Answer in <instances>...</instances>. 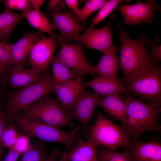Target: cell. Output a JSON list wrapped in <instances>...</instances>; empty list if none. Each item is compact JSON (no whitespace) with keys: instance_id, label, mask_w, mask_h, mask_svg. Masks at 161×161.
I'll return each mask as SVG.
<instances>
[{"instance_id":"4","label":"cell","mask_w":161,"mask_h":161,"mask_svg":"<svg viewBox=\"0 0 161 161\" xmlns=\"http://www.w3.org/2000/svg\"><path fill=\"white\" fill-rule=\"evenodd\" d=\"M53 86L52 73L47 72L34 82L11 92L6 106V114L10 123L21 111L50 94Z\"/></svg>"},{"instance_id":"27","label":"cell","mask_w":161,"mask_h":161,"mask_svg":"<svg viewBox=\"0 0 161 161\" xmlns=\"http://www.w3.org/2000/svg\"><path fill=\"white\" fill-rule=\"evenodd\" d=\"M124 1L122 0H110L107 1L94 17L88 29L94 28L95 25L111 13L119 3H123Z\"/></svg>"},{"instance_id":"15","label":"cell","mask_w":161,"mask_h":161,"mask_svg":"<svg viewBox=\"0 0 161 161\" xmlns=\"http://www.w3.org/2000/svg\"><path fill=\"white\" fill-rule=\"evenodd\" d=\"M84 84L82 78H78L60 85H53L57 98L66 112L85 89Z\"/></svg>"},{"instance_id":"23","label":"cell","mask_w":161,"mask_h":161,"mask_svg":"<svg viewBox=\"0 0 161 161\" xmlns=\"http://www.w3.org/2000/svg\"><path fill=\"white\" fill-rule=\"evenodd\" d=\"M21 13L13 12L6 9L0 14V41H7L10 35L21 20Z\"/></svg>"},{"instance_id":"36","label":"cell","mask_w":161,"mask_h":161,"mask_svg":"<svg viewBox=\"0 0 161 161\" xmlns=\"http://www.w3.org/2000/svg\"><path fill=\"white\" fill-rule=\"evenodd\" d=\"M9 150L2 161H17L21 155L20 153L13 148Z\"/></svg>"},{"instance_id":"32","label":"cell","mask_w":161,"mask_h":161,"mask_svg":"<svg viewBox=\"0 0 161 161\" xmlns=\"http://www.w3.org/2000/svg\"><path fill=\"white\" fill-rule=\"evenodd\" d=\"M5 5L6 9L24 10L32 8L30 0H4L1 1Z\"/></svg>"},{"instance_id":"12","label":"cell","mask_w":161,"mask_h":161,"mask_svg":"<svg viewBox=\"0 0 161 161\" xmlns=\"http://www.w3.org/2000/svg\"><path fill=\"white\" fill-rule=\"evenodd\" d=\"M101 97L97 93H91L85 89L66 112L72 119H77L83 128L88 130L89 122Z\"/></svg>"},{"instance_id":"10","label":"cell","mask_w":161,"mask_h":161,"mask_svg":"<svg viewBox=\"0 0 161 161\" xmlns=\"http://www.w3.org/2000/svg\"><path fill=\"white\" fill-rule=\"evenodd\" d=\"M116 8L123 18V24L120 26L128 24L136 27L143 23H151L156 17L155 11H160L155 0H145L144 3L137 0V3L131 5L122 3Z\"/></svg>"},{"instance_id":"37","label":"cell","mask_w":161,"mask_h":161,"mask_svg":"<svg viewBox=\"0 0 161 161\" xmlns=\"http://www.w3.org/2000/svg\"><path fill=\"white\" fill-rule=\"evenodd\" d=\"M67 7L71 10L75 16L78 13L79 1L77 0H65L64 1Z\"/></svg>"},{"instance_id":"20","label":"cell","mask_w":161,"mask_h":161,"mask_svg":"<svg viewBox=\"0 0 161 161\" xmlns=\"http://www.w3.org/2000/svg\"><path fill=\"white\" fill-rule=\"evenodd\" d=\"M97 106L101 107L107 114L114 119L120 120L122 125L126 120V106L118 94H112L101 97Z\"/></svg>"},{"instance_id":"17","label":"cell","mask_w":161,"mask_h":161,"mask_svg":"<svg viewBox=\"0 0 161 161\" xmlns=\"http://www.w3.org/2000/svg\"><path fill=\"white\" fill-rule=\"evenodd\" d=\"M66 161H100L96 146L89 139H79L77 144L68 152H66Z\"/></svg>"},{"instance_id":"1","label":"cell","mask_w":161,"mask_h":161,"mask_svg":"<svg viewBox=\"0 0 161 161\" xmlns=\"http://www.w3.org/2000/svg\"><path fill=\"white\" fill-rule=\"evenodd\" d=\"M119 96L126 106V120L121 127L131 141L139 140L145 132L160 131L158 125L160 106L143 102L131 95Z\"/></svg>"},{"instance_id":"7","label":"cell","mask_w":161,"mask_h":161,"mask_svg":"<svg viewBox=\"0 0 161 161\" xmlns=\"http://www.w3.org/2000/svg\"><path fill=\"white\" fill-rule=\"evenodd\" d=\"M24 115L47 125L60 129L71 126L72 119L57 98L46 96L23 111Z\"/></svg>"},{"instance_id":"29","label":"cell","mask_w":161,"mask_h":161,"mask_svg":"<svg viewBox=\"0 0 161 161\" xmlns=\"http://www.w3.org/2000/svg\"><path fill=\"white\" fill-rule=\"evenodd\" d=\"M11 47L7 41H0V64L9 67L13 65Z\"/></svg>"},{"instance_id":"5","label":"cell","mask_w":161,"mask_h":161,"mask_svg":"<svg viewBox=\"0 0 161 161\" xmlns=\"http://www.w3.org/2000/svg\"><path fill=\"white\" fill-rule=\"evenodd\" d=\"M88 139L95 146L115 151L121 147L128 148L131 141L121 127L104 117L101 112L96 116L94 123L89 126Z\"/></svg>"},{"instance_id":"35","label":"cell","mask_w":161,"mask_h":161,"mask_svg":"<svg viewBox=\"0 0 161 161\" xmlns=\"http://www.w3.org/2000/svg\"><path fill=\"white\" fill-rule=\"evenodd\" d=\"M66 6L64 1L61 0H50L47 7V12H61L64 10Z\"/></svg>"},{"instance_id":"21","label":"cell","mask_w":161,"mask_h":161,"mask_svg":"<svg viewBox=\"0 0 161 161\" xmlns=\"http://www.w3.org/2000/svg\"><path fill=\"white\" fill-rule=\"evenodd\" d=\"M119 68V59L116 54L108 52L104 53L96 66H93V71L100 77L118 80Z\"/></svg>"},{"instance_id":"24","label":"cell","mask_w":161,"mask_h":161,"mask_svg":"<svg viewBox=\"0 0 161 161\" xmlns=\"http://www.w3.org/2000/svg\"><path fill=\"white\" fill-rule=\"evenodd\" d=\"M52 65V77L53 85H58L78 78L77 74L54 57Z\"/></svg>"},{"instance_id":"38","label":"cell","mask_w":161,"mask_h":161,"mask_svg":"<svg viewBox=\"0 0 161 161\" xmlns=\"http://www.w3.org/2000/svg\"><path fill=\"white\" fill-rule=\"evenodd\" d=\"M62 154L63 153L60 151L59 148L56 147L50 156L48 157L46 161H55L58 157H61Z\"/></svg>"},{"instance_id":"2","label":"cell","mask_w":161,"mask_h":161,"mask_svg":"<svg viewBox=\"0 0 161 161\" xmlns=\"http://www.w3.org/2000/svg\"><path fill=\"white\" fill-rule=\"evenodd\" d=\"M117 27L120 43L119 68L126 78L152 62L146 47L148 39L145 33L140 35L138 40H134L130 38L129 32L121 26Z\"/></svg>"},{"instance_id":"26","label":"cell","mask_w":161,"mask_h":161,"mask_svg":"<svg viewBox=\"0 0 161 161\" xmlns=\"http://www.w3.org/2000/svg\"><path fill=\"white\" fill-rule=\"evenodd\" d=\"M85 5L79 9L78 14L75 16L82 26L86 27V21L88 17L92 13L100 9L107 1L106 0H89L83 1Z\"/></svg>"},{"instance_id":"13","label":"cell","mask_w":161,"mask_h":161,"mask_svg":"<svg viewBox=\"0 0 161 161\" xmlns=\"http://www.w3.org/2000/svg\"><path fill=\"white\" fill-rule=\"evenodd\" d=\"M47 13L52 19L53 28L60 33L58 36L64 42H68L72 40L73 37L86 29L81 25L71 10L61 12H49Z\"/></svg>"},{"instance_id":"41","label":"cell","mask_w":161,"mask_h":161,"mask_svg":"<svg viewBox=\"0 0 161 161\" xmlns=\"http://www.w3.org/2000/svg\"><path fill=\"white\" fill-rule=\"evenodd\" d=\"M66 152H64V153H63L62 154L61 156V157L60 159L57 161H66L65 159V156ZM55 161H56V160Z\"/></svg>"},{"instance_id":"33","label":"cell","mask_w":161,"mask_h":161,"mask_svg":"<svg viewBox=\"0 0 161 161\" xmlns=\"http://www.w3.org/2000/svg\"><path fill=\"white\" fill-rule=\"evenodd\" d=\"M31 146L28 137L25 135H21L18 136L13 148L19 152L21 155L27 151Z\"/></svg>"},{"instance_id":"11","label":"cell","mask_w":161,"mask_h":161,"mask_svg":"<svg viewBox=\"0 0 161 161\" xmlns=\"http://www.w3.org/2000/svg\"><path fill=\"white\" fill-rule=\"evenodd\" d=\"M58 41L55 33L45 37L35 43L29 52L28 64L31 68L45 73L54 57Z\"/></svg>"},{"instance_id":"6","label":"cell","mask_w":161,"mask_h":161,"mask_svg":"<svg viewBox=\"0 0 161 161\" xmlns=\"http://www.w3.org/2000/svg\"><path fill=\"white\" fill-rule=\"evenodd\" d=\"M13 120L18 128L28 135L37 137L45 141L64 144L65 152H67L79 139L78 128L69 132L64 131L24 115L19 114Z\"/></svg>"},{"instance_id":"42","label":"cell","mask_w":161,"mask_h":161,"mask_svg":"<svg viewBox=\"0 0 161 161\" xmlns=\"http://www.w3.org/2000/svg\"><path fill=\"white\" fill-rule=\"evenodd\" d=\"M1 87L0 85V94L1 92Z\"/></svg>"},{"instance_id":"30","label":"cell","mask_w":161,"mask_h":161,"mask_svg":"<svg viewBox=\"0 0 161 161\" xmlns=\"http://www.w3.org/2000/svg\"><path fill=\"white\" fill-rule=\"evenodd\" d=\"M15 128L11 124L4 131L2 136V142L4 146L9 149L12 148L18 137Z\"/></svg>"},{"instance_id":"31","label":"cell","mask_w":161,"mask_h":161,"mask_svg":"<svg viewBox=\"0 0 161 161\" xmlns=\"http://www.w3.org/2000/svg\"><path fill=\"white\" fill-rule=\"evenodd\" d=\"M159 42V38L156 36L153 41L148 39L147 43L150 50V58L153 64L156 65H160L161 60V46L158 44Z\"/></svg>"},{"instance_id":"19","label":"cell","mask_w":161,"mask_h":161,"mask_svg":"<svg viewBox=\"0 0 161 161\" xmlns=\"http://www.w3.org/2000/svg\"><path fill=\"white\" fill-rule=\"evenodd\" d=\"M84 84L85 86L92 88L94 92L101 95L127 94L123 81L119 80L96 77Z\"/></svg>"},{"instance_id":"8","label":"cell","mask_w":161,"mask_h":161,"mask_svg":"<svg viewBox=\"0 0 161 161\" xmlns=\"http://www.w3.org/2000/svg\"><path fill=\"white\" fill-rule=\"evenodd\" d=\"M60 50L54 58L82 78L87 73L93 74V66L87 61L80 43H70L64 42L55 33Z\"/></svg>"},{"instance_id":"40","label":"cell","mask_w":161,"mask_h":161,"mask_svg":"<svg viewBox=\"0 0 161 161\" xmlns=\"http://www.w3.org/2000/svg\"><path fill=\"white\" fill-rule=\"evenodd\" d=\"M11 67L8 66L0 64V75L7 71H8Z\"/></svg>"},{"instance_id":"25","label":"cell","mask_w":161,"mask_h":161,"mask_svg":"<svg viewBox=\"0 0 161 161\" xmlns=\"http://www.w3.org/2000/svg\"><path fill=\"white\" fill-rule=\"evenodd\" d=\"M100 161H133L126 149L122 152H118L103 148L96 150Z\"/></svg>"},{"instance_id":"22","label":"cell","mask_w":161,"mask_h":161,"mask_svg":"<svg viewBox=\"0 0 161 161\" xmlns=\"http://www.w3.org/2000/svg\"><path fill=\"white\" fill-rule=\"evenodd\" d=\"M23 18H25L30 24L43 33L49 35H53V28L49 19L40 10H36L32 8L21 11Z\"/></svg>"},{"instance_id":"34","label":"cell","mask_w":161,"mask_h":161,"mask_svg":"<svg viewBox=\"0 0 161 161\" xmlns=\"http://www.w3.org/2000/svg\"><path fill=\"white\" fill-rule=\"evenodd\" d=\"M7 116L0 106V161L3 160L4 147L2 142V136L5 129L7 127Z\"/></svg>"},{"instance_id":"14","label":"cell","mask_w":161,"mask_h":161,"mask_svg":"<svg viewBox=\"0 0 161 161\" xmlns=\"http://www.w3.org/2000/svg\"><path fill=\"white\" fill-rule=\"evenodd\" d=\"M133 161H161V144L159 141L151 138L148 142L131 141L126 149Z\"/></svg>"},{"instance_id":"28","label":"cell","mask_w":161,"mask_h":161,"mask_svg":"<svg viewBox=\"0 0 161 161\" xmlns=\"http://www.w3.org/2000/svg\"><path fill=\"white\" fill-rule=\"evenodd\" d=\"M48 157L44 148L41 146L33 145L22 154L19 161H46Z\"/></svg>"},{"instance_id":"18","label":"cell","mask_w":161,"mask_h":161,"mask_svg":"<svg viewBox=\"0 0 161 161\" xmlns=\"http://www.w3.org/2000/svg\"><path fill=\"white\" fill-rule=\"evenodd\" d=\"M8 81L13 88H21L37 80L44 73L32 68L12 66L9 70Z\"/></svg>"},{"instance_id":"9","label":"cell","mask_w":161,"mask_h":161,"mask_svg":"<svg viewBox=\"0 0 161 161\" xmlns=\"http://www.w3.org/2000/svg\"><path fill=\"white\" fill-rule=\"evenodd\" d=\"M115 17L112 13L106 26L98 29H88L83 34L74 36L72 40L82 43L87 47L97 50L101 53L112 52L116 54L120 48L114 46L110 27L111 20Z\"/></svg>"},{"instance_id":"3","label":"cell","mask_w":161,"mask_h":161,"mask_svg":"<svg viewBox=\"0 0 161 161\" xmlns=\"http://www.w3.org/2000/svg\"><path fill=\"white\" fill-rule=\"evenodd\" d=\"M127 94H134L148 102L161 106V68L152 64L123 80Z\"/></svg>"},{"instance_id":"39","label":"cell","mask_w":161,"mask_h":161,"mask_svg":"<svg viewBox=\"0 0 161 161\" xmlns=\"http://www.w3.org/2000/svg\"><path fill=\"white\" fill-rule=\"evenodd\" d=\"M31 7L36 10H40V7L45 1L44 0H30Z\"/></svg>"},{"instance_id":"16","label":"cell","mask_w":161,"mask_h":161,"mask_svg":"<svg viewBox=\"0 0 161 161\" xmlns=\"http://www.w3.org/2000/svg\"><path fill=\"white\" fill-rule=\"evenodd\" d=\"M44 37V33L36 31L26 34L15 43L12 44L11 55L13 66L23 67L33 45Z\"/></svg>"}]
</instances>
